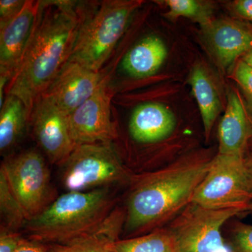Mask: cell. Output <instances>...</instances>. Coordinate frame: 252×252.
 I'll use <instances>...</instances> for the list:
<instances>
[{"mask_svg": "<svg viewBox=\"0 0 252 252\" xmlns=\"http://www.w3.org/2000/svg\"><path fill=\"white\" fill-rule=\"evenodd\" d=\"M86 18L73 1H41L27 49L5 90L21 99L30 118L36 101L70 59Z\"/></svg>", "mask_w": 252, "mask_h": 252, "instance_id": "1", "label": "cell"}, {"mask_svg": "<svg viewBox=\"0 0 252 252\" xmlns=\"http://www.w3.org/2000/svg\"><path fill=\"white\" fill-rule=\"evenodd\" d=\"M212 159L190 158L157 171L132 177L124 232L137 237L170 223L191 202Z\"/></svg>", "mask_w": 252, "mask_h": 252, "instance_id": "2", "label": "cell"}, {"mask_svg": "<svg viewBox=\"0 0 252 252\" xmlns=\"http://www.w3.org/2000/svg\"><path fill=\"white\" fill-rule=\"evenodd\" d=\"M109 189L67 192L57 197L44 212L25 225L27 238L62 246L82 241L115 209L116 200Z\"/></svg>", "mask_w": 252, "mask_h": 252, "instance_id": "3", "label": "cell"}, {"mask_svg": "<svg viewBox=\"0 0 252 252\" xmlns=\"http://www.w3.org/2000/svg\"><path fill=\"white\" fill-rule=\"evenodd\" d=\"M142 3L139 0L102 1L90 17L86 16L69 61L99 72Z\"/></svg>", "mask_w": 252, "mask_h": 252, "instance_id": "4", "label": "cell"}, {"mask_svg": "<svg viewBox=\"0 0 252 252\" xmlns=\"http://www.w3.org/2000/svg\"><path fill=\"white\" fill-rule=\"evenodd\" d=\"M192 202L213 210L243 208L252 203V170L245 156L217 154Z\"/></svg>", "mask_w": 252, "mask_h": 252, "instance_id": "5", "label": "cell"}, {"mask_svg": "<svg viewBox=\"0 0 252 252\" xmlns=\"http://www.w3.org/2000/svg\"><path fill=\"white\" fill-rule=\"evenodd\" d=\"M61 167V180L67 192L111 187L132 177L110 144H79Z\"/></svg>", "mask_w": 252, "mask_h": 252, "instance_id": "6", "label": "cell"}, {"mask_svg": "<svg viewBox=\"0 0 252 252\" xmlns=\"http://www.w3.org/2000/svg\"><path fill=\"white\" fill-rule=\"evenodd\" d=\"M246 209L213 210L190 202L166 228L177 252H225L220 228Z\"/></svg>", "mask_w": 252, "mask_h": 252, "instance_id": "7", "label": "cell"}, {"mask_svg": "<svg viewBox=\"0 0 252 252\" xmlns=\"http://www.w3.org/2000/svg\"><path fill=\"white\" fill-rule=\"evenodd\" d=\"M0 171L28 220L40 215L57 198L45 160L35 150L8 157L1 162Z\"/></svg>", "mask_w": 252, "mask_h": 252, "instance_id": "8", "label": "cell"}, {"mask_svg": "<svg viewBox=\"0 0 252 252\" xmlns=\"http://www.w3.org/2000/svg\"><path fill=\"white\" fill-rule=\"evenodd\" d=\"M112 91L108 78H103L97 90L69 115L71 134L77 145L109 144L116 137L111 118Z\"/></svg>", "mask_w": 252, "mask_h": 252, "instance_id": "9", "label": "cell"}, {"mask_svg": "<svg viewBox=\"0 0 252 252\" xmlns=\"http://www.w3.org/2000/svg\"><path fill=\"white\" fill-rule=\"evenodd\" d=\"M30 121L36 140L50 162L61 166L77 146L71 134L69 115L52 99L42 95L34 104Z\"/></svg>", "mask_w": 252, "mask_h": 252, "instance_id": "10", "label": "cell"}, {"mask_svg": "<svg viewBox=\"0 0 252 252\" xmlns=\"http://www.w3.org/2000/svg\"><path fill=\"white\" fill-rule=\"evenodd\" d=\"M102 79L99 72L69 61L42 95L69 115L94 94Z\"/></svg>", "mask_w": 252, "mask_h": 252, "instance_id": "11", "label": "cell"}, {"mask_svg": "<svg viewBox=\"0 0 252 252\" xmlns=\"http://www.w3.org/2000/svg\"><path fill=\"white\" fill-rule=\"evenodd\" d=\"M41 1L26 0L21 12L0 29V77L11 80L31 40Z\"/></svg>", "mask_w": 252, "mask_h": 252, "instance_id": "12", "label": "cell"}, {"mask_svg": "<svg viewBox=\"0 0 252 252\" xmlns=\"http://www.w3.org/2000/svg\"><path fill=\"white\" fill-rule=\"evenodd\" d=\"M204 38L220 67L227 68L252 49V26L230 18L204 26Z\"/></svg>", "mask_w": 252, "mask_h": 252, "instance_id": "13", "label": "cell"}, {"mask_svg": "<svg viewBox=\"0 0 252 252\" xmlns=\"http://www.w3.org/2000/svg\"><path fill=\"white\" fill-rule=\"evenodd\" d=\"M248 112L240 94L235 91L228 94L224 114L219 126V154L245 156L252 136Z\"/></svg>", "mask_w": 252, "mask_h": 252, "instance_id": "14", "label": "cell"}, {"mask_svg": "<svg viewBox=\"0 0 252 252\" xmlns=\"http://www.w3.org/2000/svg\"><path fill=\"white\" fill-rule=\"evenodd\" d=\"M175 125V117L170 109L160 103L148 102L138 106L132 112L129 130L134 140L151 143L170 135Z\"/></svg>", "mask_w": 252, "mask_h": 252, "instance_id": "15", "label": "cell"}, {"mask_svg": "<svg viewBox=\"0 0 252 252\" xmlns=\"http://www.w3.org/2000/svg\"><path fill=\"white\" fill-rule=\"evenodd\" d=\"M167 54L166 46L161 39L147 36L129 50L123 60V69L130 77H150L161 67Z\"/></svg>", "mask_w": 252, "mask_h": 252, "instance_id": "16", "label": "cell"}, {"mask_svg": "<svg viewBox=\"0 0 252 252\" xmlns=\"http://www.w3.org/2000/svg\"><path fill=\"white\" fill-rule=\"evenodd\" d=\"M189 82L200 109L205 137L208 139L221 109L220 95L210 74L202 65L193 68Z\"/></svg>", "mask_w": 252, "mask_h": 252, "instance_id": "17", "label": "cell"}, {"mask_svg": "<svg viewBox=\"0 0 252 252\" xmlns=\"http://www.w3.org/2000/svg\"><path fill=\"white\" fill-rule=\"evenodd\" d=\"M31 120L27 109L21 99L6 94L0 107V151L6 152L17 143Z\"/></svg>", "mask_w": 252, "mask_h": 252, "instance_id": "18", "label": "cell"}, {"mask_svg": "<svg viewBox=\"0 0 252 252\" xmlns=\"http://www.w3.org/2000/svg\"><path fill=\"white\" fill-rule=\"evenodd\" d=\"M115 252H177L166 228H158L140 236L120 239L107 245Z\"/></svg>", "mask_w": 252, "mask_h": 252, "instance_id": "19", "label": "cell"}, {"mask_svg": "<svg viewBox=\"0 0 252 252\" xmlns=\"http://www.w3.org/2000/svg\"><path fill=\"white\" fill-rule=\"evenodd\" d=\"M0 210L3 225L1 229L18 232L28 220L26 214L10 189L3 172L0 171Z\"/></svg>", "mask_w": 252, "mask_h": 252, "instance_id": "20", "label": "cell"}, {"mask_svg": "<svg viewBox=\"0 0 252 252\" xmlns=\"http://www.w3.org/2000/svg\"><path fill=\"white\" fill-rule=\"evenodd\" d=\"M161 2L167 7L165 16L170 20L187 18L200 23L203 27L212 21L213 8L210 3L196 0H165Z\"/></svg>", "mask_w": 252, "mask_h": 252, "instance_id": "21", "label": "cell"}, {"mask_svg": "<svg viewBox=\"0 0 252 252\" xmlns=\"http://www.w3.org/2000/svg\"><path fill=\"white\" fill-rule=\"evenodd\" d=\"M233 77L245 93L249 105L252 109V67L243 60H240L235 64Z\"/></svg>", "mask_w": 252, "mask_h": 252, "instance_id": "22", "label": "cell"}, {"mask_svg": "<svg viewBox=\"0 0 252 252\" xmlns=\"http://www.w3.org/2000/svg\"><path fill=\"white\" fill-rule=\"evenodd\" d=\"M233 242L237 252H252V225L237 223L233 228Z\"/></svg>", "mask_w": 252, "mask_h": 252, "instance_id": "23", "label": "cell"}, {"mask_svg": "<svg viewBox=\"0 0 252 252\" xmlns=\"http://www.w3.org/2000/svg\"><path fill=\"white\" fill-rule=\"evenodd\" d=\"M51 246V252H115L107 247V245L93 242H84L69 246Z\"/></svg>", "mask_w": 252, "mask_h": 252, "instance_id": "24", "label": "cell"}, {"mask_svg": "<svg viewBox=\"0 0 252 252\" xmlns=\"http://www.w3.org/2000/svg\"><path fill=\"white\" fill-rule=\"evenodd\" d=\"M26 1L23 0H1L0 1V29L5 27L22 10Z\"/></svg>", "mask_w": 252, "mask_h": 252, "instance_id": "25", "label": "cell"}, {"mask_svg": "<svg viewBox=\"0 0 252 252\" xmlns=\"http://www.w3.org/2000/svg\"><path fill=\"white\" fill-rule=\"evenodd\" d=\"M29 239L24 238L18 232L1 229L0 252H15L27 243Z\"/></svg>", "mask_w": 252, "mask_h": 252, "instance_id": "26", "label": "cell"}, {"mask_svg": "<svg viewBox=\"0 0 252 252\" xmlns=\"http://www.w3.org/2000/svg\"><path fill=\"white\" fill-rule=\"evenodd\" d=\"M230 8L237 17L252 26V0H236Z\"/></svg>", "mask_w": 252, "mask_h": 252, "instance_id": "27", "label": "cell"}, {"mask_svg": "<svg viewBox=\"0 0 252 252\" xmlns=\"http://www.w3.org/2000/svg\"><path fill=\"white\" fill-rule=\"evenodd\" d=\"M51 245L29 240L15 252H51Z\"/></svg>", "mask_w": 252, "mask_h": 252, "instance_id": "28", "label": "cell"}, {"mask_svg": "<svg viewBox=\"0 0 252 252\" xmlns=\"http://www.w3.org/2000/svg\"><path fill=\"white\" fill-rule=\"evenodd\" d=\"M242 60H243L244 62L247 63L249 66L252 67V49L251 51H249L248 53H247V54L243 56Z\"/></svg>", "mask_w": 252, "mask_h": 252, "instance_id": "29", "label": "cell"}, {"mask_svg": "<svg viewBox=\"0 0 252 252\" xmlns=\"http://www.w3.org/2000/svg\"><path fill=\"white\" fill-rule=\"evenodd\" d=\"M249 163H250V167H251L252 170V157L248 158Z\"/></svg>", "mask_w": 252, "mask_h": 252, "instance_id": "30", "label": "cell"}, {"mask_svg": "<svg viewBox=\"0 0 252 252\" xmlns=\"http://www.w3.org/2000/svg\"><path fill=\"white\" fill-rule=\"evenodd\" d=\"M250 146H251V148L252 149V136L251 137V138H250Z\"/></svg>", "mask_w": 252, "mask_h": 252, "instance_id": "31", "label": "cell"}, {"mask_svg": "<svg viewBox=\"0 0 252 252\" xmlns=\"http://www.w3.org/2000/svg\"><path fill=\"white\" fill-rule=\"evenodd\" d=\"M250 212H252V205H250Z\"/></svg>", "mask_w": 252, "mask_h": 252, "instance_id": "32", "label": "cell"}, {"mask_svg": "<svg viewBox=\"0 0 252 252\" xmlns=\"http://www.w3.org/2000/svg\"></svg>", "mask_w": 252, "mask_h": 252, "instance_id": "33", "label": "cell"}]
</instances>
